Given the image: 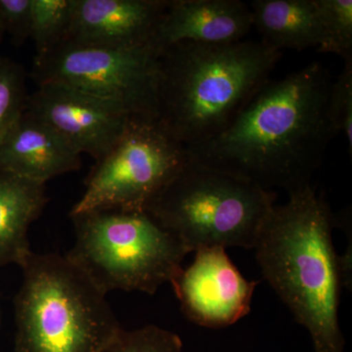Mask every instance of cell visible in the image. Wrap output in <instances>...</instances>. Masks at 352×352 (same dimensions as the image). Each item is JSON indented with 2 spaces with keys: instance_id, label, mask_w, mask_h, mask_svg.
Listing matches in <instances>:
<instances>
[{
  "instance_id": "cell-1",
  "label": "cell",
  "mask_w": 352,
  "mask_h": 352,
  "mask_svg": "<svg viewBox=\"0 0 352 352\" xmlns=\"http://www.w3.org/2000/svg\"><path fill=\"white\" fill-rule=\"evenodd\" d=\"M331 83L318 62L268 80L226 131L188 149L192 159L267 191L289 193L310 184L338 135L328 113Z\"/></svg>"
},
{
  "instance_id": "cell-2",
  "label": "cell",
  "mask_w": 352,
  "mask_h": 352,
  "mask_svg": "<svg viewBox=\"0 0 352 352\" xmlns=\"http://www.w3.org/2000/svg\"><path fill=\"white\" fill-rule=\"evenodd\" d=\"M288 194L289 201L274 206L259 233L256 261L264 279L309 333L314 352H344L335 217L311 185Z\"/></svg>"
},
{
  "instance_id": "cell-3",
  "label": "cell",
  "mask_w": 352,
  "mask_h": 352,
  "mask_svg": "<svg viewBox=\"0 0 352 352\" xmlns=\"http://www.w3.org/2000/svg\"><path fill=\"white\" fill-rule=\"evenodd\" d=\"M281 51L263 41H182L157 55V120L188 149L222 133L270 80Z\"/></svg>"
},
{
  "instance_id": "cell-4",
  "label": "cell",
  "mask_w": 352,
  "mask_h": 352,
  "mask_svg": "<svg viewBox=\"0 0 352 352\" xmlns=\"http://www.w3.org/2000/svg\"><path fill=\"white\" fill-rule=\"evenodd\" d=\"M20 267L15 352H102L124 330L106 294L68 256L31 252Z\"/></svg>"
},
{
  "instance_id": "cell-5",
  "label": "cell",
  "mask_w": 352,
  "mask_h": 352,
  "mask_svg": "<svg viewBox=\"0 0 352 352\" xmlns=\"http://www.w3.org/2000/svg\"><path fill=\"white\" fill-rule=\"evenodd\" d=\"M276 194L193 159L146 212L189 252L221 248L254 249Z\"/></svg>"
},
{
  "instance_id": "cell-6",
  "label": "cell",
  "mask_w": 352,
  "mask_h": 352,
  "mask_svg": "<svg viewBox=\"0 0 352 352\" xmlns=\"http://www.w3.org/2000/svg\"><path fill=\"white\" fill-rule=\"evenodd\" d=\"M76 241L67 256L106 295H155L170 283L189 254L182 241L147 212L104 210L69 214Z\"/></svg>"
},
{
  "instance_id": "cell-7",
  "label": "cell",
  "mask_w": 352,
  "mask_h": 352,
  "mask_svg": "<svg viewBox=\"0 0 352 352\" xmlns=\"http://www.w3.org/2000/svg\"><path fill=\"white\" fill-rule=\"evenodd\" d=\"M191 160L188 148L157 120L131 116L118 142L90 170L69 214L104 208L146 212Z\"/></svg>"
},
{
  "instance_id": "cell-8",
  "label": "cell",
  "mask_w": 352,
  "mask_h": 352,
  "mask_svg": "<svg viewBox=\"0 0 352 352\" xmlns=\"http://www.w3.org/2000/svg\"><path fill=\"white\" fill-rule=\"evenodd\" d=\"M157 51L154 46L110 50L62 43L34 59L38 85L60 83L115 102L131 116L157 120Z\"/></svg>"
},
{
  "instance_id": "cell-9",
  "label": "cell",
  "mask_w": 352,
  "mask_h": 352,
  "mask_svg": "<svg viewBox=\"0 0 352 352\" xmlns=\"http://www.w3.org/2000/svg\"><path fill=\"white\" fill-rule=\"evenodd\" d=\"M25 111L52 127L78 154L95 161L112 149L131 118L115 102L54 82L38 85Z\"/></svg>"
},
{
  "instance_id": "cell-10",
  "label": "cell",
  "mask_w": 352,
  "mask_h": 352,
  "mask_svg": "<svg viewBox=\"0 0 352 352\" xmlns=\"http://www.w3.org/2000/svg\"><path fill=\"white\" fill-rule=\"evenodd\" d=\"M258 281H248L221 248L197 251L170 282L185 316L206 328H226L249 314Z\"/></svg>"
},
{
  "instance_id": "cell-11",
  "label": "cell",
  "mask_w": 352,
  "mask_h": 352,
  "mask_svg": "<svg viewBox=\"0 0 352 352\" xmlns=\"http://www.w3.org/2000/svg\"><path fill=\"white\" fill-rule=\"evenodd\" d=\"M168 3V0H74L64 43L110 50L152 45Z\"/></svg>"
},
{
  "instance_id": "cell-12",
  "label": "cell",
  "mask_w": 352,
  "mask_h": 352,
  "mask_svg": "<svg viewBox=\"0 0 352 352\" xmlns=\"http://www.w3.org/2000/svg\"><path fill=\"white\" fill-rule=\"evenodd\" d=\"M252 28L251 7L240 0H168L152 45L161 51L182 41L238 43Z\"/></svg>"
},
{
  "instance_id": "cell-13",
  "label": "cell",
  "mask_w": 352,
  "mask_h": 352,
  "mask_svg": "<svg viewBox=\"0 0 352 352\" xmlns=\"http://www.w3.org/2000/svg\"><path fill=\"white\" fill-rule=\"evenodd\" d=\"M80 166V154L52 127L25 110L0 142V170L32 182L46 184Z\"/></svg>"
},
{
  "instance_id": "cell-14",
  "label": "cell",
  "mask_w": 352,
  "mask_h": 352,
  "mask_svg": "<svg viewBox=\"0 0 352 352\" xmlns=\"http://www.w3.org/2000/svg\"><path fill=\"white\" fill-rule=\"evenodd\" d=\"M47 201L43 183L0 170V267L31 254L28 233Z\"/></svg>"
},
{
  "instance_id": "cell-15",
  "label": "cell",
  "mask_w": 352,
  "mask_h": 352,
  "mask_svg": "<svg viewBox=\"0 0 352 352\" xmlns=\"http://www.w3.org/2000/svg\"><path fill=\"white\" fill-rule=\"evenodd\" d=\"M252 28L261 41L278 51L321 47L323 32L315 0H254Z\"/></svg>"
},
{
  "instance_id": "cell-16",
  "label": "cell",
  "mask_w": 352,
  "mask_h": 352,
  "mask_svg": "<svg viewBox=\"0 0 352 352\" xmlns=\"http://www.w3.org/2000/svg\"><path fill=\"white\" fill-rule=\"evenodd\" d=\"M73 7L74 0H32L31 38L36 58L50 54L64 43Z\"/></svg>"
},
{
  "instance_id": "cell-17",
  "label": "cell",
  "mask_w": 352,
  "mask_h": 352,
  "mask_svg": "<svg viewBox=\"0 0 352 352\" xmlns=\"http://www.w3.org/2000/svg\"><path fill=\"white\" fill-rule=\"evenodd\" d=\"M323 32L320 52L352 60L351 0H315Z\"/></svg>"
},
{
  "instance_id": "cell-18",
  "label": "cell",
  "mask_w": 352,
  "mask_h": 352,
  "mask_svg": "<svg viewBox=\"0 0 352 352\" xmlns=\"http://www.w3.org/2000/svg\"><path fill=\"white\" fill-rule=\"evenodd\" d=\"M24 69L8 58L0 57V142L27 107Z\"/></svg>"
},
{
  "instance_id": "cell-19",
  "label": "cell",
  "mask_w": 352,
  "mask_h": 352,
  "mask_svg": "<svg viewBox=\"0 0 352 352\" xmlns=\"http://www.w3.org/2000/svg\"><path fill=\"white\" fill-rule=\"evenodd\" d=\"M102 352H183L176 333L155 325L122 330Z\"/></svg>"
},
{
  "instance_id": "cell-20",
  "label": "cell",
  "mask_w": 352,
  "mask_h": 352,
  "mask_svg": "<svg viewBox=\"0 0 352 352\" xmlns=\"http://www.w3.org/2000/svg\"><path fill=\"white\" fill-rule=\"evenodd\" d=\"M328 113L338 134L346 136L349 155L352 154V60L344 61L342 73L331 83Z\"/></svg>"
},
{
  "instance_id": "cell-21",
  "label": "cell",
  "mask_w": 352,
  "mask_h": 352,
  "mask_svg": "<svg viewBox=\"0 0 352 352\" xmlns=\"http://www.w3.org/2000/svg\"><path fill=\"white\" fill-rule=\"evenodd\" d=\"M0 20L14 43H24L31 38L32 0H0Z\"/></svg>"
},
{
  "instance_id": "cell-22",
  "label": "cell",
  "mask_w": 352,
  "mask_h": 352,
  "mask_svg": "<svg viewBox=\"0 0 352 352\" xmlns=\"http://www.w3.org/2000/svg\"><path fill=\"white\" fill-rule=\"evenodd\" d=\"M4 34H6V32H4L3 25H2L1 20H0V43H1Z\"/></svg>"
}]
</instances>
